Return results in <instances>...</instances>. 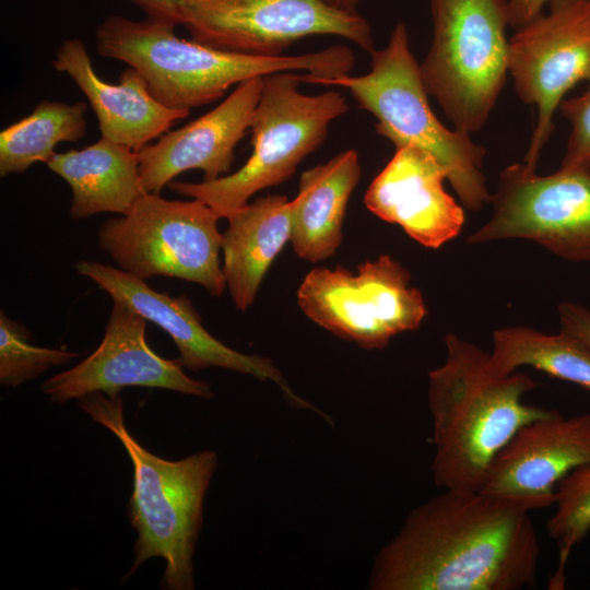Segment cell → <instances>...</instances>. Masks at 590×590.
Returning a JSON list of instances; mask_svg holds the SVG:
<instances>
[{
  "label": "cell",
  "instance_id": "e0dca14e",
  "mask_svg": "<svg viewBox=\"0 0 590 590\" xmlns=\"http://www.w3.org/2000/svg\"><path fill=\"white\" fill-rule=\"evenodd\" d=\"M445 180L448 172L433 154L416 146L397 148L370 182L364 203L416 243L438 249L456 238L465 222L464 209L446 191Z\"/></svg>",
  "mask_w": 590,
  "mask_h": 590
},
{
  "label": "cell",
  "instance_id": "8992f818",
  "mask_svg": "<svg viewBox=\"0 0 590 590\" xmlns=\"http://www.w3.org/2000/svg\"><path fill=\"white\" fill-rule=\"evenodd\" d=\"M300 74L282 71L263 76L250 130L252 153L235 173L211 181H170L168 187L198 199L227 219L256 192L287 180L299 163L324 141L330 123L349 110L334 90L317 95L299 91Z\"/></svg>",
  "mask_w": 590,
  "mask_h": 590
},
{
  "label": "cell",
  "instance_id": "6da1fadb",
  "mask_svg": "<svg viewBox=\"0 0 590 590\" xmlns=\"http://www.w3.org/2000/svg\"><path fill=\"white\" fill-rule=\"evenodd\" d=\"M530 510L479 489H445L415 507L374 559L371 590H520L535 586Z\"/></svg>",
  "mask_w": 590,
  "mask_h": 590
},
{
  "label": "cell",
  "instance_id": "5b68a950",
  "mask_svg": "<svg viewBox=\"0 0 590 590\" xmlns=\"http://www.w3.org/2000/svg\"><path fill=\"white\" fill-rule=\"evenodd\" d=\"M370 71L352 76L321 78L302 73V82L347 90L376 119V132L396 149L416 146L447 169L448 181L463 206L477 211L491 202L483 173L485 149L471 134L448 129L434 114L414 58L405 25L398 22L384 49L370 52Z\"/></svg>",
  "mask_w": 590,
  "mask_h": 590
},
{
  "label": "cell",
  "instance_id": "cb8c5ba5",
  "mask_svg": "<svg viewBox=\"0 0 590 590\" xmlns=\"http://www.w3.org/2000/svg\"><path fill=\"white\" fill-rule=\"evenodd\" d=\"M554 505L555 511L546 522V531L558 545V566L550 580V588L563 589L570 553L590 531V462L559 481Z\"/></svg>",
  "mask_w": 590,
  "mask_h": 590
},
{
  "label": "cell",
  "instance_id": "f546056e",
  "mask_svg": "<svg viewBox=\"0 0 590 590\" xmlns=\"http://www.w3.org/2000/svg\"><path fill=\"white\" fill-rule=\"evenodd\" d=\"M322 1L335 9L353 13V12H357L356 8L361 0H322Z\"/></svg>",
  "mask_w": 590,
  "mask_h": 590
},
{
  "label": "cell",
  "instance_id": "277c9868",
  "mask_svg": "<svg viewBox=\"0 0 590 590\" xmlns=\"http://www.w3.org/2000/svg\"><path fill=\"white\" fill-rule=\"evenodd\" d=\"M93 421L110 430L133 467V488L127 514L137 532L129 578L146 560H165L164 590H192L193 553L203 521V504L217 467L213 450H200L181 460L163 459L129 433L120 396L92 392L79 399Z\"/></svg>",
  "mask_w": 590,
  "mask_h": 590
},
{
  "label": "cell",
  "instance_id": "2e32d148",
  "mask_svg": "<svg viewBox=\"0 0 590 590\" xmlns=\"http://www.w3.org/2000/svg\"><path fill=\"white\" fill-rule=\"evenodd\" d=\"M263 76L246 80L214 109L181 128L168 130L138 152L139 174L145 192L160 194L179 174L200 169L203 181L227 175L234 150L250 128Z\"/></svg>",
  "mask_w": 590,
  "mask_h": 590
},
{
  "label": "cell",
  "instance_id": "9a60e30c",
  "mask_svg": "<svg viewBox=\"0 0 590 590\" xmlns=\"http://www.w3.org/2000/svg\"><path fill=\"white\" fill-rule=\"evenodd\" d=\"M590 462V414L559 411L522 426L492 461L480 492L530 511L554 505L559 481Z\"/></svg>",
  "mask_w": 590,
  "mask_h": 590
},
{
  "label": "cell",
  "instance_id": "d4e9b609",
  "mask_svg": "<svg viewBox=\"0 0 590 590\" xmlns=\"http://www.w3.org/2000/svg\"><path fill=\"white\" fill-rule=\"evenodd\" d=\"M28 329L0 314V384L17 387L35 379L55 366H62L78 357V353L39 347L31 343Z\"/></svg>",
  "mask_w": 590,
  "mask_h": 590
},
{
  "label": "cell",
  "instance_id": "484cf974",
  "mask_svg": "<svg viewBox=\"0 0 590 590\" xmlns=\"http://www.w3.org/2000/svg\"><path fill=\"white\" fill-rule=\"evenodd\" d=\"M558 109L571 127L560 167L590 169V83L581 94L565 98Z\"/></svg>",
  "mask_w": 590,
  "mask_h": 590
},
{
  "label": "cell",
  "instance_id": "ffe728a7",
  "mask_svg": "<svg viewBox=\"0 0 590 590\" xmlns=\"http://www.w3.org/2000/svg\"><path fill=\"white\" fill-rule=\"evenodd\" d=\"M361 176L355 150L305 170L292 200L291 243L303 260L318 262L335 253L342 243L347 202Z\"/></svg>",
  "mask_w": 590,
  "mask_h": 590
},
{
  "label": "cell",
  "instance_id": "ba28073f",
  "mask_svg": "<svg viewBox=\"0 0 590 590\" xmlns=\"http://www.w3.org/2000/svg\"><path fill=\"white\" fill-rule=\"evenodd\" d=\"M219 220L198 199L167 200L146 192L127 214L101 225L98 246L122 271L141 280L176 278L221 296L226 282L220 264Z\"/></svg>",
  "mask_w": 590,
  "mask_h": 590
},
{
  "label": "cell",
  "instance_id": "52a82bcc",
  "mask_svg": "<svg viewBox=\"0 0 590 590\" xmlns=\"http://www.w3.org/2000/svg\"><path fill=\"white\" fill-rule=\"evenodd\" d=\"M433 39L420 64L425 90L453 128L487 122L508 73V0H429Z\"/></svg>",
  "mask_w": 590,
  "mask_h": 590
},
{
  "label": "cell",
  "instance_id": "603a6c76",
  "mask_svg": "<svg viewBox=\"0 0 590 590\" xmlns=\"http://www.w3.org/2000/svg\"><path fill=\"white\" fill-rule=\"evenodd\" d=\"M85 102L43 101L28 115L0 132V175L21 174L47 163L60 142H76L86 130Z\"/></svg>",
  "mask_w": 590,
  "mask_h": 590
},
{
  "label": "cell",
  "instance_id": "d6986e66",
  "mask_svg": "<svg viewBox=\"0 0 590 590\" xmlns=\"http://www.w3.org/2000/svg\"><path fill=\"white\" fill-rule=\"evenodd\" d=\"M222 234L223 273L235 307L255 302L270 266L291 241L292 200L268 194L232 213Z\"/></svg>",
  "mask_w": 590,
  "mask_h": 590
},
{
  "label": "cell",
  "instance_id": "83f0119b",
  "mask_svg": "<svg viewBox=\"0 0 590 590\" xmlns=\"http://www.w3.org/2000/svg\"><path fill=\"white\" fill-rule=\"evenodd\" d=\"M141 8L146 17L167 23L173 26L185 22V8L188 0H130Z\"/></svg>",
  "mask_w": 590,
  "mask_h": 590
},
{
  "label": "cell",
  "instance_id": "9c48e42d",
  "mask_svg": "<svg viewBox=\"0 0 590 590\" xmlns=\"http://www.w3.org/2000/svg\"><path fill=\"white\" fill-rule=\"evenodd\" d=\"M409 270L389 255L358 266L315 268L297 290V303L315 323L367 350H382L399 333L420 328L427 307Z\"/></svg>",
  "mask_w": 590,
  "mask_h": 590
},
{
  "label": "cell",
  "instance_id": "7402d4cb",
  "mask_svg": "<svg viewBox=\"0 0 590 590\" xmlns=\"http://www.w3.org/2000/svg\"><path fill=\"white\" fill-rule=\"evenodd\" d=\"M492 338L489 362L497 373L508 375L530 366L590 391V352L574 337L508 327L496 329Z\"/></svg>",
  "mask_w": 590,
  "mask_h": 590
},
{
  "label": "cell",
  "instance_id": "f1b7e54d",
  "mask_svg": "<svg viewBox=\"0 0 590 590\" xmlns=\"http://www.w3.org/2000/svg\"><path fill=\"white\" fill-rule=\"evenodd\" d=\"M550 0H508L509 25L517 28L544 11Z\"/></svg>",
  "mask_w": 590,
  "mask_h": 590
},
{
  "label": "cell",
  "instance_id": "3957f363",
  "mask_svg": "<svg viewBox=\"0 0 590 590\" xmlns=\"http://www.w3.org/2000/svg\"><path fill=\"white\" fill-rule=\"evenodd\" d=\"M175 26L146 17L111 15L96 32V51L137 70L164 106L188 110L221 98L246 80L282 71L321 78L350 74L351 49L332 46L298 56L263 57L219 50L176 36Z\"/></svg>",
  "mask_w": 590,
  "mask_h": 590
},
{
  "label": "cell",
  "instance_id": "8fae6325",
  "mask_svg": "<svg viewBox=\"0 0 590 590\" xmlns=\"http://www.w3.org/2000/svg\"><path fill=\"white\" fill-rule=\"evenodd\" d=\"M547 11L509 38L508 73L518 97L538 110L523 163L536 168L565 96L590 83V0H550Z\"/></svg>",
  "mask_w": 590,
  "mask_h": 590
},
{
  "label": "cell",
  "instance_id": "44dd1931",
  "mask_svg": "<svg viewBox=\"0 0 590 590\" xmlns=\"http://www.w3.org/2000/svg\"><path fill=\"white\" fill-rule=\"evenodd\" d=\"M46 164L70 186L74 220L103 212L127 214L146 193L138 153L104 137L82 150L56 153Z\"/></svg>",
  "mask_w": 590,
  "mask_h": 590
},
{
  "label": "cell",
  "instance_id": "5bb4252c",
  "mask_svg": "<svg viewBox=\"0 0 590 590\" xmlns=\"http://www.w3.org/2000/svg\"><path fill=\"white\" fill-rule=\"evenodd\" d=\"M75 270L108 293L114 300L123 302L148 321L166 331L178 349L184 367L193 371L219 367L259 380H270L278 385L293 406L317 411L293 391L272 359L240 353L211 335L186 295L172 297L156 292L144 280L95 261H79Z\"/></svg>",
  "mask_w": 590,
  "mask_h": 590
},
{
  "label": "cell",
  "instance_id": "4316f807",
  "mask_svg": "<svg viewBox=\"0 0 590 590\" xmlns=\"http://www.w3.org/2000/svg\"><path fill=\"white\" fill-rule=\"evenodd\" d=\"M560 331L567 333L590 352V310L579 304L564 302L558 305Z\"/></svg>",
  "mask_w": 590,
  "mask_h": 590
},
{
  "label": "cell",
  "instance_id": "7a4b0ae2",
  "mask_svg": "<svg viewBox=\"0 0 590 590\" xmlns=\"http://www.w3.org/2000/svg\"><path fill=\"white\" fill-rule=\"evenodd\" d=\"M446 359L428 373L434 483L445 489H480L496 455L526 424L555 410L523 403L536 382L527 374L497 373L489 353L448 333Z\"/></svg>",
  "mask_w": 590,
  "mask_h": 590
},
{
  "label": "cell",
  "instance_id": "7c38bea8",
  "mask_svg": "<svg viewBox=\"0 0 590 590\" xmlns=\"http://www.w3.org/2000/svg\"><path fill=\"white\" fill-rule=\"evenodd\" d=\"M184 25L198 43L245 55L281 56L311 35L340 36L368 52L375 49L361 14L322 0H188Z\"/></svg>",
  "mask_w": 590,
  "mask_h": 590
},
{
  "label": "cell",
  "instance_id": "ac0fdd59",
  "mask_svg": "<svg viewBox=\"0 0 590 590\" xmlns=\"http://www.w3.org/2000/svg\"><path fill=\"white\" fill-rule=\"evenodd\" d=\"M51 64L67 73L85 95L102 137L137 153L190 114L157 102L144 79L131 67L121 72L117 84L99 79L84 43L78 38L64 39Z\"/></svg>",
  "mask_w": 590,
  "mask_h": 590
},
{
  "label": "cell",
  "instance_id": "4fadbf2b",
  "mask_svg": "<svg viewBox=\"0 0 590 590\" xmlns=\"http://www.w3.org/2000/svg\"><path fill=\"white\" fill-rule=\"evenodd\" d=\"M146 319L121 300L113 309L98 347L74 367L45 380L42 392L52 403L92 392L119 396L125 387H149L211 399L210 385L185 374L179 358L157 355L145 338Z\"/></svg>",
  "mask_w": 590,
  "mask_h": 590
},
{
  "label": "cell",
  "instance_id": "30bf717a",
  "mask_svg": "<svg viewBox=\"0 0 590 590\" xmlns=\"http://www.w3.org/2000/svg\"><path fill=\"white\" fill-rule=\"evenodd\" d=\"M491 219L469 244L532 240L575 262L590 261V169L538 175L524 163L505 167L492 193Z\"/></svg>",
  "mask_w": 590,
  "mask_h": 590
}]
</instances>
